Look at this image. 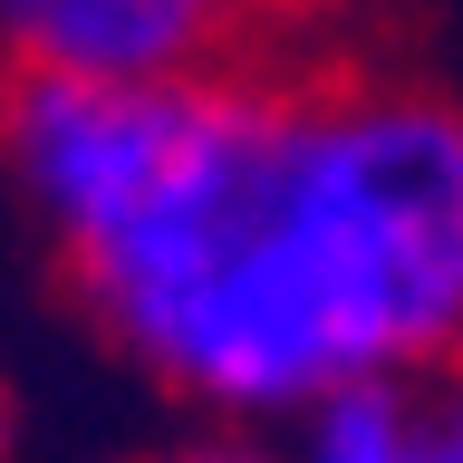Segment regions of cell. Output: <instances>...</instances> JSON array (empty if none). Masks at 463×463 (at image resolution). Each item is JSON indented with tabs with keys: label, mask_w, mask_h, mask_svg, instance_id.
<instances>
[{
	"label": "cell",
	"mask_w": 463,
	"mask_h": 463,
	"mask_svg": "<svg viewBox=\"0 0 463 463\" xmlns=\"http://www.w3.org/2000/svg\"><path fill=\"white\" fill-rule=\"evenodd\" d=\"M0 194L78 318L194 425L270 434L338 376L454 367L463 107L434 78H10Z\"/></svg>",
	"instance_id": "6da1fadb"
},
{
	"label": "cell",
	"mask_w": 463,
	"mask_h": 463,
	"mask_svg": "<svg viewBox=\"0 0 463 463\" xmlns=\"http://www.w3.org/2000/svg\"><path fill=\"white\" fill-rule=\"evenodd\" d=\"M280 29L251 0H0V78H203L270 58Z\"/></svg>",
	"instance_id": "7a4b0ae2"
},
{
	"label": "cell",
	"mask_w": 463,
	"mask_h": 463,
	"mask_svg": "<svg viewBox=\"0 0 463 463\" xmlns=\"http://www.w3.org/2000/svg\"><path fill=\"white\" fill-rule=\"evenodd\" d=\"M280 463H463L454 367H367L318 386L289 425H270Z\"/></svg>",
	"instance_id": "3957f363"
},
{
	"label": "cell",
	"mask_w": 463,
	"mask_h": 463,
	"mask_svg": "<svg viewBox=\"0 0 463 463\" xmlns=\"http://www.w3.org/2000/svg\"><path fill=\"white\" fill-rule=\"evenodd\" d=\"M145 463H280V444H270V434H241V425H184Z\"/></svg>",
	"instance_id": "277c9868"
},
{
	"label": "cell",
	"mask_w": 463,
	"mask_h": 463,
	"mask_svg": "<svg viewBox=\"0 0 463 463\" xmlns=\"http://www.w3.org/2000/svg\"><path fill=\"white\" fill-rule=\"evenodd\" d=\"M0 463H29V415H20V376L0 367Z\"/></svg>",
	"instance_id": "5b68a950"
},
{
	"label": "cell",
	"mask_w": 463,
	"mask_h": 463,
	"mask_svg": "<svg viewBox=\"0 0 463 463\" xmlns=\"http://www.w3.org/2000/svg\"><path fill=\"white\" fill-rule=\"evenodd\" d=\"M0 87H10V78H0Z\"/></svg>",
	"instance_id": "8992f818"
}]
</instances>
